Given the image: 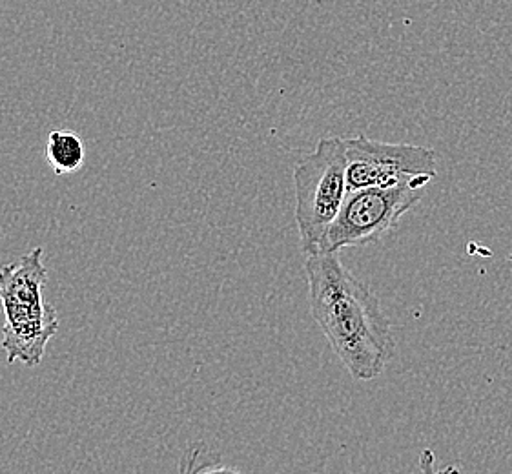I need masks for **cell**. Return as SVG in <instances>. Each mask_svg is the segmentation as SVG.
<instances>
[{"mask_svg": "<svg viewBox=\"0 0 512 474\" xmlns=\"http://www.w3.org/2000/svg\"><path fill=\"white\" fill-rule=\"evenodd\" d=\"M305 274L312 318L343 367L358 382L379 378L396 354V340L376 294L338 252L305 256Z\"/></svg>", "mask_w": 512, "mask_h": 474, "instance_id": "cell-1", "label": "cell"}, {"mask_svg": "<svg viewBox=\"0 0 512 474\" xmlns=\"http://www.w3.org/2000/svg\"><path fill=\"white\" fill-rule=\"evenodd\" d=\"M46 283L48 270L41 247L0 268V305L6 316L2 349L8 363L21 361L26 367H37L48 341L59 330L57 310L44 301Z\"/></svg>", "mask_w": 512, "mask_h": 474, "instance_id": "cell-2", "label": "cell"}, {"mask_svg": "<svg viewBox=\"0 0 512 474\" xmlns=\"http://www.w3.org/2000/svg\"><path fill=\"white\" fill-rule=\"evenodd\" d=\"M294 190L301 252L318 254L349 194L345 139H321L294 168Z\"/></svg>", "mask_w": 512, "mask_h": 474, "instance_id": "cell-3", "label": "cell"}, {"mask_svg": "<svg viewBox=\"0 0 512 474\" xmlns=\"http://www.w3.org/2000/svg\"><path fill=\"white\" fill-rule=\"evenodd\" d=\"M420 183L369 186L352 190L345 197L334 225L328 230L321 252H339L376 243L398 227L401 217L420 203Z\"/></svg>", "mask_w": 512, "mask_h": 474, "instance_id": "cell-4", "label": "cell"}, {"mask_svg": "<svg viewBox=\"0 0 512 474\" xmlns=\"http://www.w3.org/2000/svg\"><path fill=\"white\" fill-rule=\"evenodd\" d=\"M349 192L369 186H427L438 174V157L432 148L403 143H381L359 135L345 139Z\"/></svg>", "mask_w": 512, "mask_h": 474, "instance_id": "cell-5", "label": "cell"}, {"mask_svg": "<svg viewBox=\"0 0 512 474\" xmlns=\"http://www.w3.org/2000/svg\"><path fill=\"white\" fill-rule=\"evenodd\" d=\"M46 159L57 176H68L81 170L86 150L81 135L72 130H55L48 137Z\"/></svg>", "mask_w": 512, "mask_h": 474, "instance_id": "cell-6", "label": "cell"}]
</instances>
